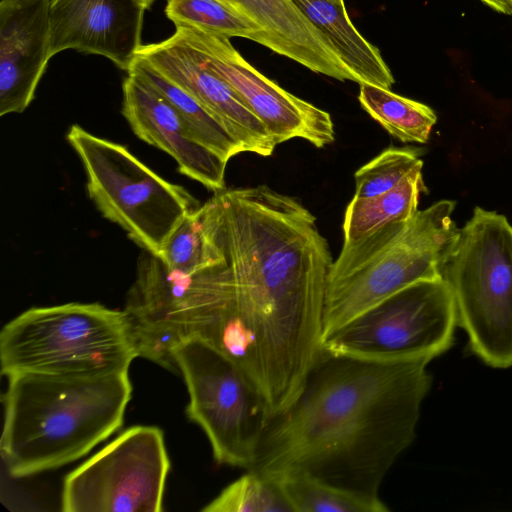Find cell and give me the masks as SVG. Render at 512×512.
<instances>
[{
	"label": "cell",
	"mask_w": 512,
	"mask_h": 512,
	"mask_svg": "<svg viewBox=\"0 0 512 512\" xmlns=\"http://www.w3.org/2000/svg\"><path fill=\"white\" fill-rule=\"evenodd\" d=\"M202 206L220 256L217 299L193 336L243 372L272 418L323 351L329 245L299 200L266 185L224 189Z\"/></svg>",
	"instance_id": "6da1fadb"
},
{
	"label": "cell",
	"mask_w": 512,
	"mask_h": 512,
	"mask_svg": "<svg viewBox=\"0 0 512 512\" xmlns=\"http://www.w3.org/2000/svg\"><path fill=\"white\" fill-rule=\"evenodd\" d=\"M427 358L375 361L323 349L292 404L272 417L250 470L298 473L380 497L413 443L432 387Z\"/></svg>",
	"instance_id": "7a4b0ae2"
},
{
	"label": "cell",
	"mask_w": 512,
	"mask_h": 512,
	"mask_svg": "<svg viewBox=\"0 0 512 512\" xmlns=\"http://www.w3.org/2000/svg\"><path fill=\"white\" fill-rule=\"evenodd\" d=\"M0 449L13 478L75 461L116 432L131 399L128 372L93 378L8 377Z\"/></svg>",
	"instance_id": "3957f363"
},
{
	"label": "cell",
	"mask_w": 512,
	"mask_h": 512,
	"mask_svg": "<svg viewBox=\"0 0 512 512\" xmlns=\"http://www.w3.org/2000/svg\"><path fill=\"white\" fill-rule=\"evenodd\" d=\"M138 350L124 310L71 302L33 307L0 332L3 375L93 378L129 371Z\"/></svg>",
	"instance_id": "277c9868"
},
{
	"label": "cell",
	"mask_w": 512,
	"mask_h": 512,
	"mask_svg": "<svg viewBox=\"0 0 512 512\" xmlns=\"http://www.w3.org/2000/svg\"><path fill=\"white\" fill-rule=\"evenodd\" d=\"M457 325L471 352L491 368L512 367V226L475 207L441 266Z\"/></svg>",
	"instance_id": "5b68a950"
},
{
	"label": "cell",
	"mask_w": 512,
	"mask_h": 512,
	"mask_svg": "<svg viewBox=\"0 0 512 512\" xmlns=\"http://www.w3.org/2000/svg\"><path fill=\"white\" fill-rule=\"evenodd\" d=\"M86 176L89 198L107 220L120 226L142 250L160 257L186 215L200 207L183 186L171 183L122 144L78 124L66 135Z\"/></svg>",
	"instance_id": "8992f818"
},
{
	"label": "cell",
	"mask_w": 512,
	"mask_h": 512,
	"mask_svg": "<svg viewBox=\"0 0 512 512\" xmlns=\"http://www.w3.org/2000/svg\"><path fill=\"white\" fill-rule=\"evenodd\" d=\"M185 380L188 418L205 432L215 461L250 470L271 419L268 405L225 355L192 336L173 349Z\"/></svg>",
	"instance_id": "52a82bcc"
},
{
	"label": "cell",
	"mask_w": 512,
	"mask_h": 512,
	"mask_svg": "<svg viewBox=\"0 0 512 512\" xmlns=\"http://www.w3.org/2000/svg\"><path fill=\"white\" fill-rule=\"evenodd\" d=\"M457 316L442 278L421 280L385 298L323 340L327 352L375 361L427 358L454 343Z\"/></svg>",
	"instance_id": "ba28073f"
},
{
	"label": "cell",
	"mask_w": 512,
	"mask_h": 512,
	"mask_svg": "<svg viewBox=\"0 0 512 512\" xmlns=\"http://www.w3.org/2000/svg\"><path fill=\"white\" fill-rule=\"evenodd\" d=\"M455 205L445 199L418 210L392 244L356 271L327 284L323 340L401 289L442 278V263L459 232L452 220Z\"/></svg>",
	"instance_id": "9c48e42d"
},
{
	"label": "cell",
	"mask_w": 512,
	"mask_h": 512,
	"mask_svg": "<svg viewBox=\"0 0 512 512\" xmlns=\"http://www.w3.org/2000/svg\"><path fill=\"white\" fill-rule=\"evenodd\" d=\"M170 460L161 429L133 426L64 479V512H159Z\"/></svg>",
	"instance_id": "30bf717a"
},
{
	"label": "cell",
	"mask_w": 512,
	"mask_h": 512,
	"mask_svg": "<svg viewBox=\"0 0 512 512\" xmlns=\"http://www.w3.org/2000/svg\"><path fill=\"white\" fill-rule=\"evenodd\" d=\"M175 27L262 122L277 145L293 138L307 140L317 148L334 142L331 115L260 73L233 47L230 38L200 28Z\"/></svg>",
	"instance_id": "8fae6325"
},
{
	"label": "cell",
	"mask_w": 512,
	"mask_h": 512,
	"mask_svg": "<svg viewBox=\"0 0 512 512\" xmlns=\"http://www.w3.org/2000/svg\"><path fill=\"white\" fill-rule=\"evenodd\" d=\"M137 57L181 87L214 116L243 152L270 156L277 144L235 91L205 63L202 54L177 32L142 45Z\"/></svg>",
	"instance_id": "7c38bea8"
},
{
	"label": "cell",
	"mask_w": 512,
	"mask_h": 512,
	"mask_svg": "<svg viewBox=\"0 0 512 512\" xmlns=\"http://www.w3.org/2000/svg\"><path fill=\"white\" fill-rule=\"evenodd\" d=\"M144 12L135 0H50V57L72 49L128 72L142 46Z\"/></svg>",
	"instance_id": "4fadbf2b"
},
{
	"label": "cell",
	"mask_w": 512,
	"mask_h": 512,
	"mask_svg": "<svg viewBox=\"0 0 512 512\" xmlns=\"http://www.w3.org/2000/svg\"><path fill=\"white\" fill-rule=\"evenodd\" d=\"M122 93L121 113L139 139L167 153L181 174L207 189H226L228 161L193 139L167 100L132 74L124 79Z\"/></svg>",
	"instance_id": "5bb4252c"
},
{
	"label": "cell",
	"mask_w": 512,
	"mask_h": 512,
	"mask_svg": "<svg viewBox=\"0 0 512 512\" xmlns=\"http://www.w3.org/2000/svg\"><path fill=\"white\" fill-rule=\"evenodd\" d=\"M50 0L0 2V116L34 99L50 57Z\"/></svg>",
	"instance_id": "9a60e30c"
},
{
	"label": "cell",
	"mask_w": 512,
	"mask_h": 512,
	"mask_svg": "<svg viewBox=\"0 0 512 512\" xmlns=\"http://www.w3.org/2000/svg\"><path fill=\"white\" fill-rule=\"evenodd\" d=\"M256 22L269 37L272 51L309 70L355 82L327 37L292 0H220Z\"/></svg>",
	"instance_id": "2e32d148"
},
{
	"label": "cell",
	"mask_w": 512,
	"mask_h": 512,
	"mask_svg": "<svg viewBox=\"0 0 512 512\" xmlns=\"http://www.w3.org/2000/svg\"><path fill=\"white\" fill-rule=\"evenodd\" d=\"M327 37L358 84L390 89L395 80L377 47L351 22L344 3L329 0H292Z\"/></svg>",
	"instance_id": "e0dca14e"
},
{
	"label": "cell",
	"mask_w": 512,
	"mask_h": 512,
	"mask_svg": "<svg viewBox=\"0 0 512 512\" xmlns=\"http://www.w3.org/2000/svg\"><path fill=\"white\" fill-rule=\"evenodd\" d=\"M418 164L395 188L368 198H353L343 222V245L352 244L373 231L397 222H409L418 212L419 198L426 192Z\"/></svg>",
	"instance_id": "ac0fdd59"
},
{
	"label": "cell",
	"mask_w": 512,
	"mask_h": 512,
	"mask_svg": "<svg viewBox=\"0 0 512 512\" xmlns=\"http://www.w3.org/2000/svg\"><path fill=\"white\" fill-rule=\"evenodd\" d=\"M127 74L138 77L167 100L197 142L226 161L243 152L225 127L197 100L144 60L136 56Z\"/></svg>",
	"instance_id": "d6986e66"
},
{
	"label": "cell",
	"mask_w": 512,
	"mask_h": 512,
	"mask_svg": "<svg viewBox=\"0 0 512 512\" xmlns=\"http://www.w3.org/2000/svg\"><path fill=\"white\" fill-rule=\"evenodd\" d=\"M358 100L375 121L403 143H427L437 122L436 113L426 104L380 86L360 84Z\"/></svg>",
	"instance_id": "ffe728a7"
},
{
	"label": "cell",
	"mask_w": 512,
	"mask_h": 512,
	"mask_svg": "<svg viewBox=\"0 0 512 512\" xmlns=\"http://www.w3.org/2000/svg\"><path fill=\"white\" fill-rule=\"evenodd\" d=\"M272 479L279 484L293 512H387L390 510L380 497L360 495L307 475L285 473Z\"/></svg>",
	"instance_id": "44dd1931"
},
{
	"label": "cell",
	"mask_w": 512,
	"mask_h": 512,
	"mask_svg": "<svg viewBox=\"0 0 512 512\" xmlns=\"http://www.w3.org/2000/svg\"><path fill=\"white\" fill-rule=\"evenodd\" d=\"M165 14L175 26L200 28L228 38H247L272 50L269 37L256 22L220 0H168Z\"/></svg>",
	"instance_id": "7402d4cb"
},
{
	"label": "cell",
	"mask_w": 512,
	"mask_h": 512,
	"mask_svg": "<svg viewBox=\"0 0 512 512\" xmlns=\"http://www.w3.org/2000/svg\"><path fill=\"white\" fill-rule=\"evenodd\" d=\"M159 258L169 269L184 274L197 273L219 260V248L202 205L175 228Z\"/></svg>",
	"instance_id": "603a6c76"
},
{
	"label": "cell",
	"mask_w": 512,
	"mask_h": 512,
	"mask_svg": "<svg viewBox=\"0 0 512 512\" xmlns=\"http://www.w3.org/2000/svg\"><path fill=\"white\" fill-rule=\"evenodd\" d=\"M208 503L203 512H293L276 480L247 470Z\"/></svg>",
	"instance_id": "cb8c5ba5"
},
{
	"label": "cell",
	"mask_w": 512,
	"mask_h": 512,
	"mask_svg": "<svg viewBox=\"0 0 512 512\" xmlns=\"http://www.w3.org/2000/svg\"><path fill=\"white\" fill-rule=\"evenodd\" d=\"M420 151L412 147H390L360 167L354 174L353 198L381 195L395 188L418 164Z\"/></svg>",
	"instance_id": "d4e9b609"
},
{
	"label": "cell",
	"mask_w": 512,
	"mask_h": 512,
	"mask_svg": "<svg viewBox=\"0 0 512 512\" xmlns=\"http://www.w3.org/2000/svg\"><path fill=\"white\" fill-rule=\"evenodd\" d=\"M485 5L490 7L492 10L503 13L506 15H512V0H480Z\"/></svg>",
	"instance_id": "484cf974"
},
{
	"label": "cell",
	"mask_w": 512,
	"mask_h": 512,
	"mask_svg": "<svg viewBox=\"0 0 512 512\" xmlns=\"http://www.w3.org/2000/svg\"><path fill=\"white\" fill-rule=\"evenodd\" d=\"M135 1L146 10L153 4V2L155 0H135Z\"/></svg>",
	"instance_id": "4316f807"
},
{
	"label": "cell",
	"mask_w": 512,
	"mask_h": 512,
	"mask_svg": "<svg viewBox=\"0 0 512 512\" xmlns=\"http://www.w3.org/2000/svg\"><path fill=\"white\" fill-rule=\"evenodd\" d=\"M329 1H332V2H334V3H344V1H343V0H329Z\"/></svg>",
	"instance_id": "83f0119b"
}]
</instances>
